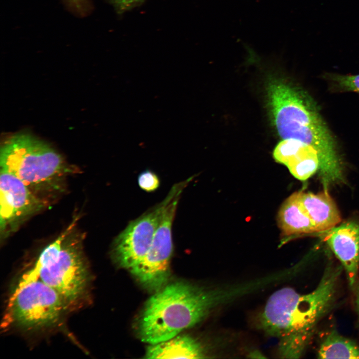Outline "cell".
I'll return each instance as SVG.
<instances>
[{
	"instance_id": "cell-19",
	"label": "cell",
	"mask_w": 359,
	"mask_h": 359,
	"mask_svg": "<svg viewBox=\"0 0 359 359\" xmlns=\"http://www.w3.org/2000/svg\"><path fill=\"white\" fill-rule=\"evenodd\" d=\"M65 1L73 11L80 15L86 14L90 9L88 0H65Z\"/></svg>"
},
{
	"instance_id": "cell-2",
	"label": "cell",
	"mask_w": 359,
	"mask_h": 359,
	"mask_svg": "<svg viewBox=\"0 0 359 359\" xmlns=\"http://www.w3.org/2000/svg\"><path fill=\"white\" fill-rule=\"evenodd\" d=\"M340 267H328L317 287L302 294L290 287L274 292L259 316V327L278 340L281 358L298 359L307 348L320 320L331 309Z\"/></svg>"
},
{
	"instance_id": "cell-11",
	"label": "cell",
	"mask_w": 359,
	"mask_h": 359,
	"mask_svg": "<svg viewBox=\"0 0 359 359\" xmlns=\"http://www.w3.org/2000/svg\"><path fill=\"white\" fill-rule=\"evenodd\" d=\"M277 224L285 243L298 235L316 232L315 226L300 200V191L289 196L278 212Z\"/></svg>"
},
{
	"instance_id": "cell-18",
	"label": "cell",
	"mask_w": 359,
	"mask_h": 359,
	"mask_svg": "<svg viewBox=\"0 0 359 359\" xmlns=\"http://www.w3.org/2000/svg\"><path fill=\"white\" fill-rule=\"evenodd\" d=\"M138 182L140 187L147 192L155 191L160 185V180L157 175L149 170L140 174Z\"/></svg>"
},
{
	"instance_id": "cell-12",
	"label": "cell",
	"mask_w": 359,
	"mask_h": 359,
	"mask_svg": "<svg viewBox=\"0 0 359 359\" xmlns=\"http://www.w3.org/2000/svg\"><path fill=\"white\" fill-rule=\"evenodd\" d=\"M300 200L316 232L327 231L341 222L340 212L328 189L317 193L300 191Z\"/></svg>"
},
{
	"instance_id": "cell-17",
	"label": "cell",
	"mask_w": 359,
	"mask_h": 359,
	"mask_svg": "<svg viewBox=\"0 0 359 359\" xmlns=\"http://www.w3.org/2000/svg\"><path fill=\"white\" fill-rule=\"evenodd\" d=\"M333 80L337 85L344 91L359 93V74L335 75Z\"/></svg>"
},
{
	"instance_id": "cell-10",
	"label": "cell",
	"mask_w": 359,
	"mask_h": 359,
	"mask_svg": "<svg viewBox=\"0 0 359 359\" xmlns=\"http://www.w3.org/2000/svg\"><path fill=\"white\" fill-rule=\"evenodd\" d=\"M324 241L345 269L354 288L359 269V221L349 220L327 231Z\"/></svg>"
},
{
	"instance_id": "cell-6",
	"label": "cell",
	"mask_w": 359,
	"mask_h": 359,
	"mask_svg": "<svg viewBox=\"0 0 359 359\" xmlns=\"http://www.w3.org/2000/svg\"><path fill=\"white\" fill-rule=\"evenodd\" d=\"M67 312L59 294L30 269L10 295L0 327L4 332L41 331L56 326Z\"/></svg>"
},
{
	"instance_id": "cell-16",
	"label": "cell",
	"mask_w": 359,
	"mask_h": 359,
	"mask_svg": "<svg viewBox=\"0 0 359 359\" xmlns=\"http://www.w3.org/2000/svg\"><path fill=\"white\" fill-rule=\"evenodd\" d=\"M306 145L296 139H284L275 147L273 157L277 163L286 166Z\"/></svg>"
},
{
	"instance_id": "cell-3",
	"label": "cell",
	"mask_w": 359,
	"mask_h": 359,
	"mask_svg": "<svg viewBox=\"0 0 359 359\" xmlns=\"http://www.w3.org/2000/svg\"><path fill=\"white\" fill-rule=\"evenodd\" d=\"M267 93L280 137L298 140L316 150L324 184L343 181L342 163L337 143L314 101L302 91L279 80L269 83Z\"/></svg>"
},
{
	"instance_id": "cell-15",
	"label": "cell",
	"mask_w": 359,
	"mask_h": 359,
	"mask_svg": "<svg viewBox=\"0 0 359 359\" xmlns=\"http://www.w3.org/2000/svg\"><path fill=\"white\" fill-rule=\"evenodd\" d=\"M318 153L312 147L306 145L286 165L291 174L300 180H305L320 168Z\"/></svg>"
},
{
	"instance_id": "cell-9",
	"label": "cell",
	"mask_w": 359,
	"mask_h": 359,
	"mask_svg": "<svg viewBox=\"0 0 359 359\" xmlns=\"http://www.w3.org/2000/svg\"><path fill=\"white\" fill-rule=\"evenodd\" d=\"M0 231L5 238L26 220L42 210L46 201L33 192L20 180L0 169Z\"/></svg>"
},
{
	"instance_id": "cell-8",
	"label": "cell",
	"mask_w": 359,
	"mask_h": 359,
	"mask_svg": "<svg viewBox=\"0 0 359 359\" xmlns=\"http://www.w3.org/2000/svg\"><path fill=\"white\" fill-rule=\"evenodd\" d=\"M171 197L170 191L162 202L131 221L114 239L112 256L119 267L130 270L146 255Z\"/></svg>"
},
{
	"instance_id": "cell-14",
	"label": "cell",
	"mask_w": 359,
	"mask_h": 359,
	"mask_svg": "<svg viewBox=\"0 0 359 359\" xmlns=\"http://www.w3.org/2000/svg\"><path fill=\"white\" fill-rule=\"evenodd\" d=\"M319 359H359V346L333 331L320 346Z\"/></svg>"
},
{
	"instance_id": "cell-21",
	"label": "cell",
	"mask_w": 359,
	"mask_h": 359,
	"mask_svg": "<svg viewBox=\"0 0 359 359\" xmlns=\"http://www.w3.org/2000/svg\"><path fill=\"white\" fill-rule=\"evenodd\" d=\"M356 287V305L359 313V284H357L355 285Z\"/></svg>"
},
{
	"instance_id": "cell-7",
	"label": "cell",
	"mask_w": 359,
	"mask_h": 359,
	"mask_svg": "<svg viewBox=\"0 0 359 359\" xmlns=\"http://www.w3.org/2000/svg\"><path fill=\"white\" fill-rule=\"evenodd\" d=\"M188 182L184 180L171 188V198L144 257L130 270L147 289L157 292L166 285L170 276V261L173 250L172 225L180 196Z\"/></svg>"
},
{
	"instance_id": "cell-20",
	"label": "cell",
	"mask_w": 359,
	"mask_h": 359,
	"mask_svg": "<svg viewBox=\"0 0 359 359\" xmlns=\"http://www.w3.org/2000/svg\"><path fill=\"white\" fill-rule=\"evenodd\" d=\"M120 10L123 11L132 7L142 0H111Z\"/></svg>"
},
{
	"instance_id": "cell-13",
	"label": "cell",
	"mask_w": 359,
	"mask_h": 359,
	"mask_svg": "<svg viewBox=\"0 0 359 359\" xmlns=\"http://www.w3.org/2000/svg\"><path fill=\"white\" fill-rule=\"evenodd\" d=\"M206 351L202 344L188 335H177L167 341L149 346L146 359H202Z\"/></svg>"
},
{
	"instance_id": "cell-1",
	"label": "cell",
	"mask_w": 359,
	"mask_h": 359,
	"mask_svg": "<svg viewBox=\"0 0 359 359\" xmlns=\"http://www.w3.org/2000/svg\"><path fill=\"white\" fill-rule=\"evenodd\" d=\"M255 289L253 282L211 288L182 281L166 285L146 302L138 319L137 335L150 345L167 341Z\"/></svg>"
},
{
	"instance_id": "cell-4",
	"label": "cell",
	"mask_w": 359,
	"mask_h": 359,
	"mask_svg": "<svg viewBox=\"0 0 359 359\" xmlns=\"http://www.w3.org/2000/svg\"><path fill=\"white\" fill-rule=\"evenodd\" d=\"M77 220L44 248L31 269L59 294L68 312L91 300L92 276L83 251V235L74 231Z\"/></svg>"
},
{
	"instance_id": "cell-5",
	"label": "cell",
	"mask_w": 359,
	"mask_h": 359,
	"mask_svg": "<svg viewBox=\"0 0 359 359\" xmlns=\"http://www.w3.org/2000/svg\"><path fill=\"white\" fill-rule=\"evenodd\" d=\"M0 169L20 180L35 194L59 191L76 171L47 143L28 133L8 137L0 150Z\"/></svg>"
}]
</instances>
